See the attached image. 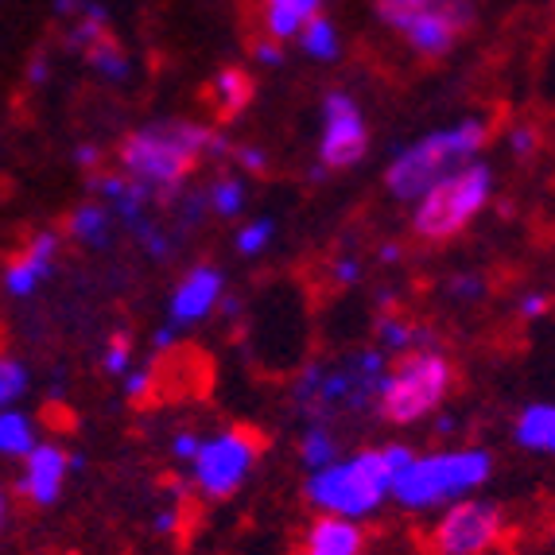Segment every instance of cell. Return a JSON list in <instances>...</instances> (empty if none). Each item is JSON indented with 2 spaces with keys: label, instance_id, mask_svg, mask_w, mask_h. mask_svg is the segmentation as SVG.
I'll return each instance as SVG.
<instances>
[{
  "label": "cell",
  "instance_id": "cell-18",
  "mask_svg": "<svg viewBox=\"0 0 555 555\" xmlns=\"http://www.w3.org/2000/svg\"><path fill=\"white\" fill-rule=\"evenodd\" d=\"M373 338H377V350L385 358H400L408 350H427V346H436V331L424 323H412L408 315H380L377 326H373Z\"/></svg>",
  "mask_w": 555,
  "mask_h": 555
},
{
  "label": "cell",
  "instance_id": "cell-20",
  "mask_svg": "<svg viewBox=\"0 0 555 555\" xmlns=\"http://www.w3.org/2000/svg\"><path fill=\"white\" fill-rule=\"evenodd\" d=\"M296 454L299 463H304V470H323V466H331L334 459H343L346 447H343V436H338V427L331 424H304V431H299V443H296Z\"/></svg>",
  "mask_w": 555,
  "mask_h": 555
},
{
  "label": "cell",
  "instance_id": "cell-14",
  "mask_svg": "<svg viewBox=\"0 0 555 555\" xmlns=\"http://www.w3.org/2000/svg\"><path fill=\"white\" fill-rule=\"evenodd\" d=\"M55 257H59V233L55 230L36 233V237L28 241V249L20 253L16 260H9V269H4V292L16 299L36 296V287L55 272Z\"/></svg>",
  "mask_w": 555,
  "mask_h": 555
},
{
  "label": "cell",
  "instance_id": "cell-4",
  "mask_svg": "<svg viewBox=\"0 0 555 555\" xmlns=\"http://www.w3.org/2000/svg\"><path fill=\"white\" fill-rule=\"evenodd\" d=\"M493 478V454L478 443L416 451L392 481V505L404 513H439L447 505L486 490Z\"/></svg>",
  "mask_w": 555,
  "mask_h": 555
},
{
  "label": "cell",
  "instance_id": "cell-29",
  "mask_svg": "<svg viewBox=\"0 0 555 555\" xmlns=\"http://www.w3.org/2000/svg\"><path fill=\"white\" fill-rule=\"evenodd\" d=\"M443 292L454 304H478V299L486 296V276H481V272H454Z\"/></svg>",
  "mask_w": 555,
  "mask_h": 555
},
{
  "label": "cell",
  "instance_id": "cell-40",
  "mask_svg": "<svg viewBox=\"0 0 555 555\" xmlns=\"http://www.w3.org/2000/svg\"><path fill=\"white\" fill-rule=\"evenodd\" d=\"M28 78L31 82H47V59L43 55H36V63L28 66Z\"/></svg>",
  "mask_w": 555,
  "mask_h": 555
},
{
  "label": "cell",
  "instance_id": "cell-24",
  "mask_svg": "<svg viewBox=\"0 0 555 555\" xmlns=\"http://www.w3.org/2000/svg\"><path fill=\"white\" fill-rule=\"evenodd\" d=\"M86 63L93 66V75L98 78H105V82H129V75H132V59H129V51L117 43L113 36H102L98 43L86 51Z\"/></svg>",
  "mask_w": 555,
  "mask_h": 555
},
{
  "label": "cell",
  "instance_id": "cell-44",
  "mask_svg": "<svg viewBox=\"0 0 555 555\" xmlns=\"http://www.w3.org/2000/svg\"><path fill=\"white\" fill-rule=\"evenodd\" d=\"M292 555H299V552H292Z\"/></svg>",
  "mask_w": 555,
  "mask_h": 555
},
{
  "label": "cell",
  "instance_id": "cell-25",
  "mask_svg": "<svg viewBox=\"0 0 555 555\" xmlns=\"http://www.w3.org/2000/svg\"><path fill=\"white\" fill-rule=\"evenodd\" d=\"M299 47H304L307 59H319V63H334V59L343 55V36L334 28L326 16H315L299 31Z\"/></svg>",
  "mask_w": 555,
  "mask_h": 555
},
{
  "label": "cell",
  "instance_id": "cell-36",
  "mask_svg": "<svg viewBox=\"0 0 555 555\" xmlns=\"http://www.w3.org/2000/svg\"><path fill=\"white\" fill-rule=\"evenodd\" d=\"M253 59H257L260 66H280L284 63V43H276V39L260 36L257 43H253Z\"/></svg>",
  "mask_w": 555,
  "mask_h": 555
},
{
  "label": "cell",
  "instance_id": "cell-5",
  "mask_svg": "<svg viewBox=\"0 0 555 555\" xmlns=\"http://www.w3.org/2000/svg\"><path fill=\"white\" fill-rule=\"evenodd\" d=\"M490 144V120L486 117H463L447 125V129L427 132V137L412 140L408 149H400L385 167V191L397 203L412 206L424 198L436 183L454 176L459 167L474 164Z\"/></svg>",
  "mask_w": 555,
  "mask_h": 555
},
{
  "label": "cell",
  "instance_id": "cell-6",
  "mask_svg": "<svg viewBox=\"0 0 555 555\" xmlns=\"http://www.w3.org/2000/svg\"><path fill=\"white\" fill-rule=\"evenodd\" d=\"M454 392V361L439 346L389 358L377 389V416L389 427H416L436 420Z\"/></svg>",
  "mask_w": 555,
  "mask_h": 555
},
{
  "label": "cell",
  "instance_id": "cell-33",
  "mask_svg": "<svg viewBox=\"0 0 555 555\" xmlns=\"http://www.w3.org/2000/svg\"><path fill=\"white\" fill-rule=\"evenodd\" d=\"M198 443H203V436H198V431H191V427H179L176 436L167 439V451H171V459H176V463L186 466L191 459H195Z\"/></svg>",
  "mask_w": 555,
  "mask_h": 555
},
{
  "label": "cell",
  "instance_id": "cell-28",
  "mask_svg": "<svg viewBox=\"0 0 555 555\" xmlns=\"http://www.w3.org/2000/svg\"><path fill=\"white\" fill-rule=\"evenodd\" d=\"M102 370L109 377H125L132 370V338L129 334H113L109 346L102 350Z\"/></svg>",
  "mask_w": 555,
  "mask_h": 555
},
{
  "label": "cell",
  "instance_id": "cell-16",
  "mask_svg": "<svg viewBox=\"0 0 555 555\" xmlns=\"http://www.w3.org/2000/svg\"><path fill=\"white\" fill-rule=\"evenodd\" d=\"M513 443L540 459H555V400H532L513 420Z\"/></svg>",
  "mask_w": 555,
  "mask_h": 555
},
{
  "label": "cell",
  "instance_id": "cell-26",
  "mask_svg": "<svg viewBox=\"0 0 555 555\" xmlns=\"http://www.w3.org/2000/svg\"><path fill=\"white\" fill-rule=\"evenodd\" d=\"M276 218L269 214H260V218H249V222L237 230V253L241 257H260V253L272 249V241H276Z\"/></svg>",
  "mask_w": 555,
  "mask_h": 555
},
{
  "label": "cell",
  "instance_id": "cell-30",
  "mask_svg": "<svg viewBox=\"0 0 555 555\" xmlns=\"http://www.w3.org/2000/svg\"><path fill=\"white\" fill-rule=\"evenodd\" d=\"M152 385H156V365H132L125 377H120V392H125V400H132V404H140V400L152 397Z\"/></svg>",
  "mask_w": 555,
  "mask_h": 555
},
{
  "label": "cell",
  "instance_id": "cell-38",
  "mask_svg": "<svg viewBox=\"0 0 555 555\" xmlns=\"http://www.w3.org/2000/svg\"><path fill=\"white\" fill-rule=\"evenodd\" d=\"M176 334H179V331H171V326H159V331H156V350H159V353L171 350V346H176Z\"/></svg>",
  "mask_w": 555,
  "mask_h": 555
},
{
  "label": "cell",
  "instance_id": "cell-11",
  "mask_svg": "<svg viewBox=\"0 0 555 555\" xmlns=\"http://www.w3.org/2000/svg\"><path fill=\"white\" fill-rule=\"evenodd\" d=\"M319 167L323 171H350L370 152V125L358 98L346 90H331L319 105Z\"/></svg>",
  "mask_w": 555,
  "mask_h": 555
},
{
  "label": "cell",
  "instance_id": "cell-1",
  "mask_svg": "<svg viewBox=\"0 0 555 555\" xmlns=\"http://www.w3.org/2000/svg\"><path fill=\"white\" fill-rule=\"evenodd\" d=\"M230 149L233 144L222 132L198 120H149L120 140L117 171L129 183H137L144 195H152V203L171 206L206 156H230Z\"/></svg>",
  "mask_w": 555,
  "mask_h": 555
},
{
  "label": "cell",
  "instance_id": "cell-41",
  "mask_svg": "<svg viewBox=\"0 0 555 555\" xmlns=\"http://www.w3.org/2000/svg\"><path fill=\"white\" fill-rule=\"evenodd\" d=\"M380 260H385V264H397V260H400V245H392V241H389V245H380Z\"/></svg>",
  "mask_w": 555,
  "mask_h": 555
},
{
  "label": "cell",
  "instance_id": "cell-12",
  "mask_svg": "<svg viewBox=\"0 0 555 555\" xmlns=\"http://www.w3.org/2000/svg\"><path fill=\"white\" fill-rule=\"evenodd\" d=\"M222 299H225L222 269L218 264H195V269L183 272V280H179L171 299H167V326L171 331H191V326L206 323L222 307Z\"/></svg>",
  "mask_w": 555,
  "mask_h": 555
},
{
  "label": "cell",
  "instance_id": "cell-9",
  "mask_svg": "<svg viewBox=\"0 0 555 555\" xmlns=\"http://www.w3.org/2000/svg\"><path fill=\"white\" fill-rule=\"evenodd\" d=\"M373 16L424 59L454 51L474 28L470 0H373Z\"/></svg>",
  "mask_w": 555,
  "mask_h": 555
},
{
  "label": "cell",
  "instance_id": "cell-35",
  "mask_svg": "<svg viewBox=\"0 0 555 555\" xmlns=\"http://www.w3.org/2000/svg\"><path fill=\"white\" fill-rule=\"evenodd\" d=\"M331 276H334V284H358V280H361V260L353 257V253H343V257L331 264Z\"/></svg>",
  "mask_w": 555,
  "mask_h": 555
},
{
  "label": "cell",
  "instance_id": "cell-8",
  "mask_svg": "<svg viewBox=\"0 0 555 555\" xmlns=\"http://www.w3.org/2000/svg\"><path fill=\"white\" fill-rule=\"evenodd\" d=\"M260 454H264V439L257 427H222L214 436H203L195 459L186 463V486L203 501H230L249 486Z\"/></svg>",
  "mask_w": 555,
  "mask_h": 555
},
{
  "label": "cell",
  "instance_id": "cell-21",
  "mask_svg": "<svg viewBox=\"0 0 555 555\" xmlns=\"http://www.w3.org/2000/svg\"><path fill=\"white\" fill-rule=\"evenodd\" d=\"M39 443H43V439H39V427L28 412H20V408H0V459H16V463H24Z\"/></svg>",
  "mask_w": 555,
  "mask_h": 555
},
{
  "label": "cell",
  "instance_id": "cell-32",
  "mask_svg": "<svg viewBox=\"0 0 555 555\" xmlns=\"http://www.w3.org/2000/svg\"><path fill=\"white\" fill-rule=\"evenodd\" d=\"M230 159L245 171V176H260V171H269V156H264V149H257V144H233Z\"/></svg>",
  "mask_w": 555,
  "mask_h": 555
},
{
  "label": "cell",
  "instance_id": "cell-17",
  "mask_svg": "<svg viewBox=\"0 0 555 555\" xmlns=\"http://www.w3.org/2000/svg\"><path fill=\"white\" fill-rule=\"evenodd\" d=\"M315 16H323V0H260V24H264V36L276 39V43L299 39V31H304Z\"/></svg>",
  "mask_w": 555,
  "mask_h": 555
},
{
  "label": "cell",
  "instance_id": "cell-43",
  "mask_svg": "<svg viewBox=\"0 0 555 555\" xmlns=\"http://www.w3.org/2000/svg\"><path fill=\"white\" fill-rule=\"evenodd\" d=\"M547 532H552V540H555V505H552V513H547Z\"/></svg>",
  "mask_w": 555,
  "mask_h": 555
},
{
  "label": "cell",
  "instance_id": "cell-23",
  "mask_svg": "<svg viewBox=\"0 0 555 555\" xmlns=\"http://www.w3.org/2000/svg\"><path fill=\"white\" fill-rule=\"evenodd\" d=\"M206 198H210L214 218L230 222V218L245 214V206H249V183H245V176H237V171H225V176H218L206 186Z\"/></svg>",
  "mask_w": 555,
  "mask_h": 555
},
{
  "label": "cell",
  "instance_id": "cell-19",
  "mask_svg": "<svg viewBox=\"0 0 555 555\" xmlns=\"http://www.w3.org/2000/svg\"><path fill=\"white\" fill-rule=\"evenodd\" d=\"M253 78L249 70H241V66H222L218 75L210 78V102L218 109V117L230 120V117H241V113L253 105Z\"/></svg>",
  "mask_w": 555,
  "mask_h": 555
},
{
  "label": "cell",
  "instance_id": "cell-37",
  "mask_svg": "<svg viewBox=\"0 0 555 555\" xmlns=\"http://www.w3.org/2000/svg\"><path fill=\"white\" fill-rule=\"evenodd\" d=\"M75 164L82 167V171H98V164H102V149H93V144H82V149L75 152Z\"/></svg>",
  "mask_w": 555,
  "mask_h": 555
},
{
  "label": "cell",
  "instance_id": "cell-10",
  "mask_svg": "<svg viewBox=\"0 0 555 555\" xmlns=\"http://www.w3.org/2000/svg\"><path fill=\"white\" fill-rule=\"evenodd\" d=\"M513 537V520L505 505L493 498H463L431 513L424 532V555H501Z\"/></svg>",
  "mask_w": 555,
  "mask_h": 555
},
{
  "label": "cell",
  "instance_id": "cell-13",
  "mask_svg": "<svg viewBox=\"0 0 555 555\" xmlns=\"http://www.w3.org/2000/svg\"><path fill=\"white\" fill-rule=\"evenodd\" d=\"M66 474H70V454L59 443H39L36 451L20 463V474H16L20 501L31 505V509L55 505V501L63 498Z\"/></svg>",
  "mask_w": 555,
  "mask_h": 555
},
{
  "label": "cell",
  "instance_id": "cell-3",
  "mask_svg": "<svg viewBox=\"0 0 555 555\" xmlns=\"http://www.w3.org/2000/svg\"><path fill=\"white\" fill-rule=\"evenodd\" d=\"M389 370V358L377 346L350 350L334 361H311L292 380V412L299 424H331L361 420L377 412L380 377Z\"/></svg>",
  "mask_w": 555,
  "mask_h": 555
},
{
  "label": "cell",
  "instance_id": "cell-42",
  "mask_svg": "<svg viewBox=\"0 0 555 555\" xmlns=\"http://www.w3.org/2000/svg\"><path fill=\"white\" fill-rule=\"evenodd\" d=\"M4 525H9V498L0 490V532H4Z\"/></svg>",
  "mask_w": 555,
  "mask_h": 555
},
{
  "label": "cell",
  "instance_id": "cell-39",
  "mask_svg": "<svg viewBox=\"0 0 555 555\" xmlns=\"http://www.w3.org/2000/svg\"><path fill=\"white\" fill-rule=\"evenodd\" d=\"M454 427H459V420H454L451 412H439V416H436V431H439V436H454Z\"/></svg>",
  "mask_w": 555,
  "mask_h": 555
},
{
  "label": "cell",
  "instance_id": "cell-15",
  "mask_svg": "<svg viewBox=\"0 0 555 555\" xmlns=\"http://www.w3.org/2000/svg\"><path fill=\"white\" fill-rule=\"evenodd\" d=\"M370 537L365 525L343 517H311V525L299 537V555H365Z\"/></svg>",
  "mask_w": 555,
  "mask_h": 555
},
{
  "label": "cell",
  "instance_id": "cell-7",
  "mask_svg": "<svg viewBox=\"0 0 555 555\" xmlns=\"http://www.w3.org/2000/svg\"><path fill=\"white\" fill-rule=\"evenodd\" d=\"M490 198L493 167L474 159V164L459 167L454 176H447L443 183H436L424 198L412 203V233L420 241H431V245L454 241L478 222V214H486Z\"/></svg>",
  "mask_w": 555,
  "mask_h": 555
},
{
  "label": "cell",
  "instance_id": "cell-22",
  "mask_svg": "<svg viewBox=\"0 0 555 555\" xmlns=\"http://www.w3.org/2000/svg\"><path fill=\"white\" fill-rule=\"evenodd\" d=\"M113 230H117V218L105 203H82L75 214H70V222H66V233L82 245H93V249H109Z\"/></svg>",
  "mask_w": 555,
  "mask_h": 555
},
{
  "label": "cell",
  "instance_id": "cell-2",
  "mask_svg": "<svg viewBox=\"0 0 555 555\" xmlns=\"http://www.w3.org/2000/svg\"><path fill=\"white\" fill-rule=\"evenodd\" d=\"M408 443H380L346 451L323 470H311L304 478V498L319 517H343L365 525L392 501V481L412 459Z\"/></svg>",
  "mask_w": 555,
  "mask_h": 555
},
{
  "label": "cell",
  "instance_id": "cell-31",
  "mask_svg": "<svg viewBox=\"0 0 555 555\" xmlns=\"http://www.w3.org/2000/svg\"><path fill=\"white\" fill-rule=\"evenodd\" d=\"M505 149H509L517 159L537 156V149H540V132L532 129V125H513V129L505 132Z\"/></svg>",
  "mask_w": 555,
  "mask_h": 555
},
{
  "label": "cell",
  "instance_id": "cell-34",
  "mask_svg": "<svg viewBox=\"0 0 555 555\" xmlns=\"http://www.w3.org/2000/svg\"><path fill=\"white\" fill-rule=\"evenodd\" d=\"M547 307H552V296H547V292H525L520 304H517V315L520 319H544Z\"/></svg>",
  "mask_w": 555,
  "mask_h": 555
},
{
  "label": "cell",
  "instance_id": "cell-27",
  "mask_svg": "<svg viewBox=\"0 0 555 555\" xmlns=\"http://www.w3.org/2000/svg\"><path fill=\"white\" fill-rule=\"evenodd\" d=\"M28 392V370L16 358H0V408H16Z\"/></svg>",
  "mask_w": 555,
  "mask_h": 555
}]
</instances>
